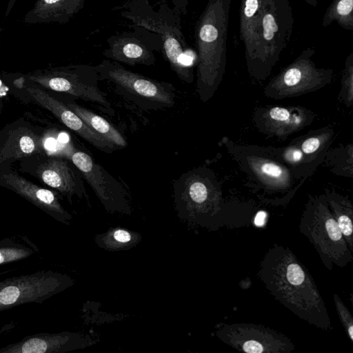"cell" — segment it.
<instances>
[{
	"mask_svg": "<svg viewBox=\"0 0 353 353\" xmlns=\"http://www.w3.org/2000/svg\"><path fill=\"white\" fill-rule=\"evenodd\" d=\"M258 275L270 293L300 319L324 330L332 328L314 281L288 248L274 244L261 261Z\"/></svg>",
	"mask_w": 353,
	"mask_h": 353,
	"instance_id": "6da1fadb",
	"label": "cell"
},
{
	"mask_svg": "<svg viewBox=\"0 0 353 353\" xmlns=\"http://www.w3.org/2000/svg\"><path fill=\"white\" fill-rule=\"evenodd\" d=\"M231 3L232 0H208L196 27V88L203 102L212 97L225 72Z\"/></svg>",
	"mask_w": 353,
	"mask_h": 353,
	"instance_id": "7a4b0ae2",
	"label": "cell"
},
{
	"mask_svg": "<svg viewBox=\"0 0 353 353\" xmlns=\"http://www.w3.org/2000/svg\"><path fill=\"white\" fill-rule=\"evenodd\" d=\"M294 17L289 0H261V14L252 54L246 60L250 74L265 79L289 43Z\"/></svg>",
	"mask_w": 353,
	"mask_h": 353,
	"instance_id": "3957f363",
	"label": "cell"
},
{
	"mask_svg": "<svg viewBox=\"0 0 353 353\" xmlns=\"http://www.w3.org/2000/svg\"><path fill=\"white\" fill-rule=\"evenodd\" d=\"M99 80L108 81L117 92L145 110H158L173 107L176 89L165 81H159L134 72L113 60H103L95 65Z\"/></svg>",
	"mask_w": 353,
	"mask_h": 353,
	"instance_id": "277c9868",
	"label": "cell"
},
{
	"mask_svg": "<svg viewBox=\"0 0 353 353\" xmlns=\"http://www.w3.org/2000/svg\"><path fill=\"white\" fill-rule=\"evenodd\" d=\"M305 235L317 252L324 265L332 270L334 265L346 266L353 260L342 232L325 199H311L299 224Z\"/></svg>",
	"mask_w": 353,
	"mask_h": 353,
	"instance_id": "5b68a950",
	"label": "cell"
},
{
	"mask_svg": "<svg viewBox=\"0 0 353 353\" xmlns=\"http://www.w3.org/2000/svg\"><path fill=\"white\" fill-rule=\"evenodd\" d=\"M23 78L41 88L97 103L108 114L114 115L107 94L99 86L95 66L79 64L50 68L28 72Z\"/></svg>",
	"mask_w": 353,
	"mask_h": 353,
	"instance_id": "8992f818",
	"label": "cell"
},
{
	"mask_svg": "<svg viewBox=\"0 0 353 353\" xmlns=\"http://www.w3.org/2000/svg\"><path fill=\"white\" fill-rule=\"evenodd\" d=\"M173 196L181 219L201 226L211 225L216 210V192L203 168L182 174L173 183Z\"/></svg>",
	"mask_w": 353,
	"mask_h": 353,
	"instance_id": "52a82bcc",
	"label": "cell"
},
{
	"mask_svg": "<svg viewBox=\"0 0 353 353\" xmlns=\"http://www.w3.org/2000/svg\"><path fill=\"white\" fill-rule=\"evenodd\" d=\"M73 283L70 276L52 270H41L1 281L0 312L26 303H42Z\"/></svg>",
	"mask_w": 353,
	"mask_h": 353,
	"instance_id": "ba28073f",
	"label": "cell"
},
{
	"mask_svg": "<svg viewBox=\"0 0 353 353\" xmlns=\"http://www.w3.org/2000/svg\"><path fill=\"white\" fill-rule=\"evenodd\" d=\"M19 165L21 172L54 189L71 204L74 196L88 198L81 173L66 157L47 152L37 154L19 161Z\"/></svg>",
	"mask_w": 353,
	"mask_h": 353,
	"instance_id": "9c48e42d",
	"label": "cell"
},
{
	"mask_svg": "<svg viewBox=\"0 0 353 353\" xmlns=\"http://www.w3.org/2000/svg\"><path fill=\"white\" fill-rule=\"evenodd\" d=\"M314 52L312 48L303 50L268 83L265 94L275 99L294 97L314 91L329 83L333 72L330 69L316 68L312 59Z\"/></svg>",
	"mask_w": 353,
	"mask_h": 353,
	"instance_id": "30bf717a",
	"label": "cell"
},
{
	"mask_svg": "<svg viewBox=\"0 0 353 353\" xmlns=\"http://www.w3.org/2000/svg\"><path fill=\"white\" fill-rule=\"evenodd\" d=\"M66 158L79 169L108 212L131 214L130 196L125 186L90 155L74 148L67 153Z\"/></svg>",
	"mask_w": 353,
	"mask_h": 353,
	"instance_id": "8fae6325",
	"label": "cell"
},
{
	"mask_svg": "<svg viewBox=\"0 0 353 353\" xmlns=\"http://www.w3.org/2000/svg\"><path fill=\"white\" fill-rule=\"evenodd\" d=\"M216 334L224 343L248 353L290 352L294 349L286 336L261 325L226 324Z\"/></svg>",
	"mask_w": 353,
	"mask_h": 353,
	"instance_id": "7c38bea8",
	"label": "cell"
},
{
	"mask_svg": "<svg viewBox=\"0 0 353 353\" xmlns=\"http://www.w3.org/2000/svg\"><path fill=\"white\" fill-rule=\"evenodd\" d=\"M28 98L34 103L51 112L68 128L74 132L93 147L105 153H112L117 148L103 137L94 132L65 103L59 101L39 85L25 80L16 81Z\"/></svg>",
	"mask_w": 353,
	"mask_h": 353,
	"instance_id": "4fadbf2b",
	"label": "cell"
},
{
	"mask_svg": "<svg viewBox=\"0 0 353 353\" xmlns=\"http://www.w3.org/2000/svg\"><path fill=\"white\" fill-rule=\"evenodd\" d=\"M43 130L23 117L0 130V171L16 161L47 152Z\"/></svg>",
	"mask_w": 353,
	"mask_h": 353,
	"instance_id": "5bb4252c",
	"label": "cell"
},
{
	"mask_svg": "<svg viewBox=\"0 0 353 353\" xmlns=\"http://www.w3.org/2000/svg\"><path fill=\"white\" fill-rule=\"evenodd\" d=\"M0 187L17 194L55 220L70 224L72 216L60 203L58 193L31 182L12 165L0 171Z\"/></svg>",
	"mask_w": 353,
	"mask_h": 353,
	"instance_id": "9a60e30c",
	"label": "cell"
},
{
	"mask_svg": "<svg viewBox=\"0 0 353 353\" xmlns=\"http://www.w3.org/2000/svg\"><path fill=\"white\" fill-rule=\"evenodd\" d=\"M137 21L143 27L160 34L164 54L172 70L182 81L192 83L194 80L191 66L193 57L190 54L192 51L185 43L181 32L176 28L161 21L152 19H137Z\"/></svg>",
	"mask_w": 353,
	"mask_h": 353,
	"instance_id": "2e32d148",
	"label": "cell"
},
{
	"mask_svg": "<svg viewBox=\"0 0 353 353\" xmlns=\"http://www.w3.org/2000/svg\"><path fill=\"white\" fill-rule=\"evenodd\" d=\"M88 336L63 332L27 336L21 341L0 349V353H63L92 344Z\"/></svg>",
	"mask_w": 353,
	"mask_h": 353,
	"instance_id": "e0dca14e",
	"label": "cell"
},
{
	"mask_svg": "<svg viewBox=\"0 0 353 353\" xmlns=\"http://www.w3.org/2000/svg\"><path fill=\"white\" fill-rule=\"evenodd\" d=\"M109 48L103 54L110 60L132 66L152 65L156 61L152 50L137 38L113 37L109 40Z\"/></svg>",
	"mask_w": 353,
	"mask_h": 353,
	"instance_id": "ac0fdd59",
	"label": "cell"
},
{
	"mask_svg": "<svg viewBox=\"0 0 353 353\" xmlns=\"http://www.w3.org/2000/svg\"><path fill=\"white\" fill-rule=\"evenodd\" d=\"M298 109L275 106L266 110L256 119L260 130L268 134L288 135L307 125L309 119Z\"/></svg>",
	"mask_w": 353,
	"mask_h": 353,
	"instance_id": "d6986e66",
	"label": "cell"
},
{
	"mask_svg": "<svg viewBox=\"0 0 353 353\" xmlns=\"http://www.w3.org/2000/svg\"><path fill=\"white\" fill-rule=\"evenodd\" d=\"M85 0H37L25 16L24 22L67 23L84 6Z\"/></svg>",
	"mask_w": 353,
	"mask_h": 353,
	"instance_id": "ffe728a7",
	"label": "cell"
},
{
	"mask_svg": "<svg viewBox=\"0 0 353 353\" xmlns=\"http://www.w3.org/2000/svg\"><path fill=\"white\" fill-rule=\"evenodd\" d=\"M65 103L89 127L112 144L117 150L127 146L124 137L103 117L74 101H68Z\"/></svg>",
	"mask_w": 353,
	"mask_h": 353,
	"instance_id": "44dd1931",
	"label": "cell"
},
{
	"mask_svg": "<svg viewBox=\"0 0 353 353\" xmlns=\"http://www.w3.org/2000/svg\"><path fill=\"white\" fill-rule=\"evenodd\" d=\"M261 0H241L240 8V38L245 47V59L250 57L261 14Z\"/></svg>",
	"mask_w": 353,
	"mask_h": 353,
	"instance_id": "7402d4cb",
	"label": "cell"
},
{
	"mask_svg": "<svg viewBox=\"0 0 353 353\" xmlns=\"http://www.w3.org/2000/svg\"><path fill=\"white\" fill-rule=\"evenodd\" d=\"M325 200L336 220L349 248L353 252V208L347 199L327 194Z\"/></svg>",
	"mask_w": 353,
	"mask_h": 353,
	"instance_id": "603a6c76",
	"label": "cell"
},
{
	"mask_svg": "<svg viewBox=\"0 0 353 353\" xmlns=\"http://www.w3.org/2000/svg\"><path fill=\"white\" fill-rule=\"evenodd\" d=\"M141 239L138 233L119 228L96 236V242L101 248L112 251L130 249Z\"/></svg>",
	"mask_w": 353,
	"mask_h": 353,
	"instance_id": "cb8c5ba5",
	"label": "cell"
},
{
	"mask_svg": "<svg viewBox=\"0 0 353 353\" xmlns=\"http://www.w3.org/2000/svg\"><path fill=\"white\" fill-rule=\"evenodd\" d=\"M336 22L341 28L353 30V0H333L325 12L322 26Z\"/></svg>",
	"mask_w": 353,
	"mask_h": 353,
	"instance_id": "d4e9b609",
	"label": "cell"
},
{
	"mask_svg": "<svg viewBox=\"0 0 353 353\" xmlns=\"http://www.w3.org/2000/svg\"><path fill=\"white\" fill-rule=\"evenodd\" d=\"M254 163V172L265 185L279 188L286 187L289 174L280 165L264 159L259 161L256 159Z\"/></svg>",
	"mask_w": 353,
	"mask_h": 353,
	"instance_id": "484cf974",
	"label": "cell"
},
{
	"mask_svg": "<svg viewBox=\"0 0 353 353\" xmlns=\"http://www.w3.org/2000/svg\"><path fill=\"white\" fill-rule=\"evenodd\" d=\"M34 253L33 249L19 243H0V265L24 259Z\"/></svg>",
	"mask_w": 353,
	"mask_h": 353,
	"instance_id": "4316f807",
	"label": "cell"
},
{
	"mask_svg": "<svg viewBox=\"0 0 353 353\" xmlns=\"http://www.w3.org/2000/svg\"><path fill=\"white\" fill-rule=\"evenodd\" d=\"M334 301L341 322L351 342L353 341V318L349 310L337 294H334Z\"/></svg>",
	"mask_w": 353,
	"mask_h": 353,
	"instance_id": "83f0119b",
	"label": "cell"
},
{
	"mask_svg": "<svg viewBox=\"0 0 353 353\" xmlns=\"http://www.w3.org/2000/svg\"><path fill=\"white\" fill-rule=\"evenodd\" d=\"M328 134L327 133L326 135L324 134L323 136H313L305 139L301 143L300 149L306 156L313 154L318 152L322 144L326 141L325 140L328 139V137H327Z\"/></svg>",
	"mask_w": 353,
	"mask_h": 353,
	"instance_id": "f1b7e54d",
	"label": "cell"
},
{
	"mask_svg": "<svg viewBox=\"0 0 353 353\" xmlns=\"http://www.w3.org/2000/svg\"><path fill=\"white\" fill-rule=\"evenodd\" d=\"M305 154L301 149L296 147H289L282 154L283 160L289 164L296 165L303 162Z\"/></svg>",
	"mask_w": 353,
	"mask_h": 353,
	"instance_id": "f546056e",
	"label": "cell"
},
{
	"mask_svg": "<svg viewBox=\"0 0 353 353\" xmlns=\"http://www.w3.org/2000/svg\"><path fill=\"white\" fill-rule=\"evenodd\" d=\"M16 1H17V0H9L8 1L7 8L6 10V14H5L6 17H7L9 15V14L10 13Z\"/></svg>",
	"mask_w": 353,
	"mask_h": 353,
	"instance_id": "4dcf8cb0",
	"label": "cell"
},
{
	"mask_svg": "<svg viewBox=\"0 0 353 353\" xmlns=\"http://www.w3.org/2000/svg\"><path fill=\"white\" fill-rule=\"evenodd\" d=\"M307 3L312 6H316L317 4V0H304Z\"/></svg>",
	"mask_w": 353,
	"mask_h": 353,
	"instance_id": "1f68e13d",
	"label": "cell"
},
{
	"mask_svg": "<svg viewBox=\"0 0 353 353\" xmlns=\"http://www.w3.org/2000/svg\"><path fill=\"white\" fill-rule=\"evenodd\" d=\"M2 108H3V101H2L1 99L0 98V115L1 114Z\"/></svg>",
	"mask_w": 353,
	"mask_h": 353,
	"instance_id": "d6a6232c",
	"label": "cell"
},
{
	"mask_svg": "<svg viewBox=\"0 0 353 353\" xmlns=\"http://www.w3.org/2000/svg\"><path fill=\"white\" fill-rule=\"evenodd\" d=\"M0 33H1V28H0ZM0 38H1V36H0Z\"/></svg>",
	"mask_w": 353,
	"mask_h": 353,
	"instance_id": "836d02e7",
	"label": "cell"
}]
</instances>
